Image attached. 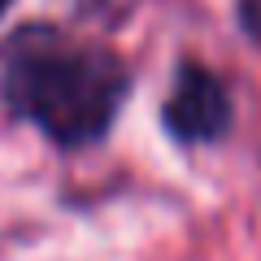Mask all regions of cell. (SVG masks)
I'll list each match as a JSON object with an SVG mask.
<instances>
[{
    "mask_svg": "<svg viewBox=\"0 0 261 261\" xmlns=\"http://www.w3.org/2000/svg\"><path fill=\"white\" fill-rule=\"evenodd\" d=\"M130 96V65L113 48L53 22H27L0 44V100L57 148H92Z\"/></svg>",
    "mask_w": 261,
    "mask_h": 261,
    "instance_id": "6da1fadb",
    "label": "cell"
},
{
    "mask_svg": "<svg viewBox=\"0 0 261 261\" xmlns=\"http://www.w3.org/2000/svg\"><path fill=\"white\" fill-rule=\"evenodd\" d=\"M161 122H166L170 140L183 148H200V144H218L231 135L235 126V105L226 83L209 70V65L183 57L174 70V87H170L166 105H161Z\"/></svg>",
    "mask_w": 261,
    "mask_h": 261,
    "instance_id": "7a4b0ae2",
    "label": "cell"
},
{
    "mask_svg": "<svg viewBox=\"0 0 261 261\" xmlns=\"http://www.w3.org/2000/svg\"><path fill=\"white\" fill-rule=\"evenodd\" d=\"M235 18H240V31L261 48V0H240L235 5Z\"/></svg>",
    "mask_w": 261,
    "mask_h": 261,
    "instance_id": "3957f363",
    "label": "cell"
},
{
    "mask_svg": "<svg viewBox=\"0 0 261 261\" xmlns=\"http://www.w3.org/2000/svg\"><path fill=\"white\" fill-rule=\"evenodd\" d=\"M9 5H13V0H0V13H5V9H9Z\"/></svg>",
    "mask_w": 261,
    "mask_h": 261,
    "instance_id": "277c9868",
    "label": "cell"
}]
</instances>
